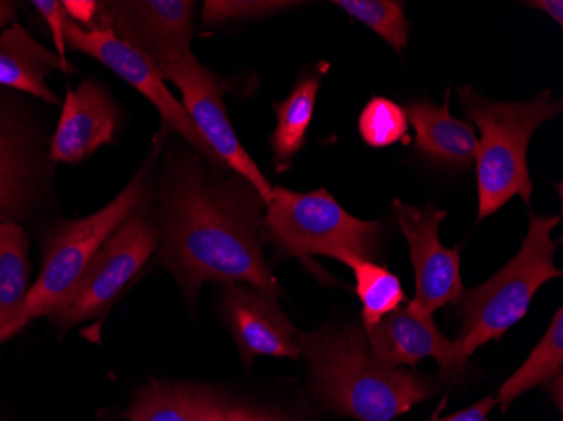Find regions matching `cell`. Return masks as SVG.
Here are the masks:
<instances>
[{"label":"cell","instance_id":"cell-1","mask_svg":"<svg viewBox=\"0 0 563 421\" xmlns=\"http://www.w3.org/2000/svg\"><path fill=\"white\" fill-rule=\"evenodd\" d=\"M156 189L157 259L186 300L207 281L249 284L280 297L264 255L265 201L245 177L181 137L163 147Z\"/></svg>","mask_w":563,"mask_h":421},{"label":"cell","instance_id":"cell-2","mask_svg":"<svg viewBox=\"0 0 563 421\" xmlns=\"http://www.w3.org/2000/svg\"><path fill=\"white\" fill-rule=\"evenodd\" d=\"M302 356L311 367V389L329 410L357 421H391L429 400L438 386L401 367H388L369 356L365 329L297 331Z\"/></svg>","mask_w":563,"mask_h":421},{"label":"cell","instance_id":"cell-3","mask_svg":"<svg viewBox=\"0 0 563 421\" xmlns=\"http://www.w3.org/2000/svg\"><path fill=\"white\" fill-rule=\"evenodd\" d=\"M166 141L156 139L147 160L109 204L80 220L62 221L47 234L43 270L31 285L24 309L5 334V341L34 319L53 318L75 292L98 250L156 192V160Z\"/></svg>","mask_w":563,"mask_h":421},{"label":"cell","instance_id":"cell-4","mask_svg":"<svg viewBox=\"0 0 563 421\" xmlns=\"http://www.w3.org/2000/svg\"><path fill=\"white\" fill-rule=\"evenodd\" d=\"M457 98L467 122L481 132L477 220L492 217L515 196L530 206L533 184L528 173V145L543 123L562 113V100L547 90L533 100L503 103L483 97L473 87L457 88Z\"/></svg>","mask_w":563,"mask_h":421},{"label":"cell","instance_id":"cell-5","mask_svg":"<svg viewBox=\"0 0 563 421\" xmlns=\"http://www.w3.org/2000/svg\"><path fill=\"white\" fill-rule=\"evenodd\" d=\"M560 221V217L530 213V226L520 252L495 277L473 290H464L459 299L463 325L455 344L466 363L481 346L499 341L527 315L534 293L547 281L562 277L555 265L560 240L552 236Z\"/></svg>","mask_w":563,"mask_h":421},{"label":"cell","instance_id":"cell-6","mask_svg":"<svg viewBox=\"0 0 563 421\" xmlns=\"http://www.w3.org/2000/svg\"><path fill=\"white\" fill-rule=\"evenodd\" d=\"M265 240L275 252L307 265L314 256L341 259L346 255L372 259L383 245L385 228L347 213L328 189L290 191L272 186L265 202Z\"/></svg>","mask_w":563,"mask_h":421},{"label":"cell","instance_id":"cell-7","mask_svg":"<svg viewBox=\"0 0 563 421\" xmlns=\"http://www.w3.org/2000/svg\"><path fill=\"white\" fill-rule=\"evenodd\" d=\"M156 192L103 243L75 292L53 315L62 329L98 318L156 252Z\"/></svg>","mask_w":563,"mask_h":421},{"label":"cell","instance_id":"cell-8","mask_svg":"<svg viewBox=\"0 0 563 421\" xmlns=\"http://www.w3.org/2000/svg\"><path fill=\"white\" fill-rule=\"evenodd\" d=\"M65 43L66 49L78 51L97 59L135 88L142 97H145V100L151 101L161 115L159 135L163 137L177 135L208 159L221 163L208 147L205 139L199 135L181 101L176 100L166 87L159 69L147 56L142 55L141 51L135 49L131 44L123 43L106 27H81L71 19H66L65 22Z\"/></svg>","mask_w":563,"mask_h":421},{"label":"cell","instance_id":"cell-9","mask_svg":"<svg viewBox=\"0 0 563 421\" xmlns=\"http://www.w3.org/2000/svg\"><path fill=\"white\" fill-rule=\"evenodd\" d=\"M159 73L164 81L176 85L177 90L181 91L186 113L218 159L245 177L267 202L272 191L271 182L262 174L261 167L253 163L228 119L223 101V95L230 90L227 81L201 65L195 55L164 66Z\"/></svg>","mask_w":563,"mask_h":421},{"label":"cell","instance_id":"cell-10","mask_svg":"<svg viewBox=\"0 0 563 421\" xmlns=\"http://www.w3.org/2000/svg\"><path fill=\"white\" fill-rule=\"evenodd\" d=\"M395 221L410 248V262L416 274V299L410 307L422 315H433L435 310L457 303L463 297L461 277V248H445L439 240V228L448 218L435 204H405L395 199Z\"/></svg>","mask_w":563,"mask_h":421},{"label":"cell","instance_id":"cell-11","mask_svg":"<svg viewBox=\"0 0 563 421\" xmlns=\"http://www.w3.org/2000/svg\"><path fill=\"white\" fill-rule=\"evenodd\" d=\"M195 2L110 0L100 2L97 24L147 56L157 69L192 56Z\"/></svg>","mask_w":563,"mask_h":421},{"label":"cell","instance_id":"cell-12","mask_svg":"<svg viewBox=\"0 0 563 421\" xmlns=\"http://www.w3.org/2000/svg\"><path fill=\"white\" fill-rule=\"evenodd\" d=\"M53 163L36 130L0 100V223H18L40 206Z\"/></svg>","mask_w":563,"mask_h":421},{"label":"cell","instance_id":"cell-13","mask_svg":"<svg viewBox=\"0 0 563 421\" xmlns=\"http://www.w3.org/2000/svg\"><path fill=\"white\" fill-rule=\"evenodd\" d=\"M221 315L235 339L246 369L257 357L299 359L297 329L278 306L277 297L249 284H224Z\"/></svg>","mask_w":563,"mask_h":421},{"label":"cell","instance_id":"cell-14","mask_svg":"<svg viewBox=\"0 0 563 421\" xmlns=\"http://www.w3.org/2000/svg\"><path fill=\"white\" fill-rule=\"evenodd\" d=\"M408 302L365 331L369 356L383 366L412 369L432 357L438 361L442 379L457 378L466 366L457 344L442 334L433 315H422Z\"/></svg>","mask_w":563,"mask_h":421},{"label":"cell","instance_id":"cell-15","mask_svg":"<svg viewBox=\"0 0 563 421\" xmlns=\"http://www.w3.org/2000/svg\"><path fill=\"white\" fill-rule=\"evenodd\" d=\"M122 123V112L113 95L97 78H87L66 91L62 117L51 137L53 163L76 166L103 145L113 144Z\"/></svg>","mask_w":563,"mask_h":421},{"label":"cell","instance_id":"cell-16","mask_svg":"<svg viewBox=\"0 0 563 421\" xmlns=\"http://www.w3.org/2000/svg\"><path fill=\"white\" fill-rule=\"evenodd\" d=\"M404 112L416 129L420 157L455 170L476 164L479 139L470 122L451 115L449 101L439 107L427 98H416L404 104Z\"/></svg>","mask_w":563,"mask_h":421},{"label":"cell","instance_id":"cell-17","mask_svg":"<svg viewBox=\"0 0 563 421\" xmlns=\"http://www.w3.org/2000/svg\"><path fill=\"white\" fill-rule=\"evenodd\" d=\"M230 405L208 386L152 381L135 395L125 417L131 421H227Z\"/></svg>","mask_w":563,"mask_h":421},{"label":"cell","instance_id":"cell-18","mask_svg":"<svg viewBox=\"0 0 563 421\" xmlns=\"http://www.w3.org/2000/svg\"><path fill=\"white\" fill-rule=\"evenodd\" d=\"M51 69L68 75L75 71L58 53L37 43L18 22L0 34V87L33 95L49 104H62L46 84Z\"/></svg>","mask_w":563,"mask_h":421},{"label":"cell","instance_id":"cell-19","mask_svg":"<svg viewBox=\"0 0 563 421\" xmlns=\"http://www.w3.org/2000/svg\"><path fill=\"white\" fill-rule=\"evenodd\" d=\"M328 65L312 66L300 73L296 87L286 100L274 103L277 126L268 139L277 173L289 169L294 157L302 151L314 117L319 87Z\"/></svg>","mask_w":563,"mask_h":421},{"label":"cell","instance_id":"cell-20","mask_svg":"<svg viewBox=\"0 0 563 421\" xmlns=\"http://www.w3.org/2000/svg\"><path fill=\"white\" fill-rule=\"evenodd\" d=\"M30 236L18 223H0V341L12 328L30 293Z\"/></svg>","mask_w":563,"mask_h":421},{"label":"cell","instance_id":"cell-21","mask_svg":"<svg viewBox=\"0 0 563 421\" xmlns=\"http://www.w3.org/2000/svg\"><path fill=\"white\" fill-rule=\"evenodd\" d=\"M563 369V310L560 307L553 315L549 331L542 341L531 351L528 359L518 367V372L509 376L499 388L496 401L503 410L530 389L547 386L562 375Z\"/></svg>","mask_w":563,"mask_h":421},{"label":"cell","instance_id":"cell-22","mask_svg":"<svg viewBox=\"0 0 563 421\" xmlns=\"http://www.w3.org/2000/svg\"><path fill=\"white\" fill-rule=\"evenodd\" d=\"M341 263L353 270L354 290L362 302L363 329L375 328L388 313L408 302L400 278L373 259L346 255Z\"/></svg>","mask_w":563,"mask_h":421},{"label":"cell","instance_id":"cell-23","mask_svg":"<svg viewBox=\"0 0 563 421\" xmlns=\"http://www.w3.org/2000/svg\"><path fill=\"white\" fill-rule=\"evenodd\" d=\"M356 21L368 25L379 37L387 41L400 55L408 46L410 24L405 18L404 4L397 0H338L332 2Z\"/></svg>","mask_w":563,"mask_h":421},{"label":"cell","instance_id":"cell-24","mask_svg":"<svg viewBox=\"0 0 563 421\" xmlns=\"http://www.w3.org/2000/svg\"><path fill=\"white\" fill-rule=\"evenodd\" d=\"M357 130L366 145L373 148H385L397 142L408 144V119L404 107L388 100L375 97L366 103Z\"/></svg>","mask_w":563,"mask_h":421},{"label":"cell","instance_id":"cell-25","mask_svg":"<svg viewBox=\"0 0 563 421\" xmlns=\"http://www.w3.org/2000/svg\"><path fill=\"white\" fill-rule=\"evenodd\" d=\"M297 5L282 0H207L202 4V22L208 27L227 22L262 21Z\"/></svg>","mask_w":563,"mask_h":421},{"label":"cell","instance_id":"cell-26","mask_svg":"<svg viewBox=\"0 0 563 421\" xmlns=\"http://www.w3.org/2000/svg\"><path fill=\"white\" fill-rule=\"evenodd\" d=\"M31 4L36 8V11L43 15L44 21L49 25L51 34H53V41H55L56 53L59 58L66 59V43H65V22L68 19L66 15L63 2L58 0H34Z\"/></svg>","mask_w":563,"mask_h":421},{"label":"cell","instance_id":"cell-27","mask_svg":"<svg viewBox=\"0 0 563 421\" xmlns=\"http://www.w3.org/2000/svg\"><path fill=\"white\" fill-rule=\"evenodd\" d=\"M66 15L81 27H93L97 24L98 11H100V2H75V0H66L63 2Z\"/></svg>","mask_w":563,"mask_h":421},{"label":"cell","instance_id":"cell-28","mask_svg":"<svg viewBox=\"0 0 563 421\" xmlns=\"http://www.w3.org/2000/svg\"><path fill=\"white\" fill-rule=\"evenodd\" d=\"M496 405H498L496 397H486L477 401L473 407L459 411V413L449 414L445 418L435 417L429 421H488L489 413H492Z\"/></svg>","mask_w":563,"mask_h":421},{"label":"cell","instance_id":"cell-29","mask_svg":"<svg viewBox=\"0 0 563 421\" xmlns=\"http://www.w3.org/2000/svg\"><path fill=\"white\" fill-rule=\"evenodd\" d=\"M227 421H284L280 418L272 417L264 411L253 410L249 407H235L230 405L227 411Z\"/></svg>","mask_w":563,"mask_h":421},{"label":"cell","instance_id":"cell-30","mask_svg":"<svg viewBox=\"0 0 563 421\" xmlns=\"http://www.w3.org/2000/svg\"><path fill=\"white\" fill-rule=\"evenodd\" d=\"M528 8L539 9L545 12L550 19L556 22L562 27L563 25V2L562 0H530L527 2Z\"/></svg>","mask_w":563,"mask_h":421},{"label":"cell","instance_id":"cell-31","mask_svg":"<svg viewBox=\"0 0 563 421\" xmlns=\"http://www.w3.org/2000/svg\"><path fill=\"white\" fill-rule=\"evenodd\" d=\"M15 18H18V4L0 0V30H5L9 24H14Z\"/></svg>","mask_w":563,"mask_h":421},{"label":"cell","instance_id":"cell-32","mask_svg":"<svg viewBox=\"0 0 563 421\" xmlns=\"http://www.w3.org/2000/svg\"><path fill=\"white\" fill-rule=\"evenodd\" d=\"M0 344H2V341H0Z\"/></svg>","mask_w":563,"mask_h":421}]
</instances>
